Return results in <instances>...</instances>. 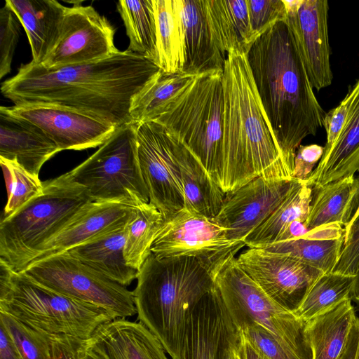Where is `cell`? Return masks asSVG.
Returning <instances> with one entry per match:
<instances>
[{"instance_id": "obj_1", "label": "cell", "mask_w": 359, "mask_h": 359, "mask_svg": "<svg viewBox=\"0 0 359 359\" xmlns=\"http://www.w3.org/2000/svg\"><path fill=\"white\" fill-rule=\"evenodd\" d=\"M159 70L152 61L128 50L57 69L31 61L1 83V92L15 105H56L119 127L133 123L134 96Z\"/></svg>"}, {"instance_id": "obj_2", "label": "cell", "mask_w": 359, "mask_h": 359, "mask_svg": "<svg viewBox=\"0 0 359 359\" xmlns=\"http://www.w3.org/2000/svg\"><path fill=\"white\" fill-rule=\"evenodd\" d=\"M247 58L269 128L292 176L297 148L324 126L326 113L287 20L257 38Z\"/></svg>"}, {"instance_id": "obj_3", "label": "cell", "mask_w": 359, "mask_h": 359, "mask_svg": "<svg viewBox=\"0 0 359 359\" xmlns=\"http://www.w3.org/2000/svg\"><path fill=\"white\" fill-rule=\"evenodd\" d=\"M222 81L223 163L219 187L228 194L259 177L292 179L269 128L245 51H229Z\"/></svg>"}, {"instance_id": "obj_4", "label": "cell", "mask_w": 359, "mask_h": 359, "mask_svg": "<svg viewBox=\"0 0 359 359\" xmlns=\"http://www.w3.org/2000/svg\"><path fill=\"white\" fill-rule=\"evenodd\" d=\"M133 290L140 322L160 340L172 359H180L189 318L215 287V273L190 257H157L152 252L137 273Z\"/></svg>"}, {"instance_id": "obj_5", "label": "cell", "mask_w": 359, "mask_h": 359, "mask_svg": "<svg viewBox=\"0 0 359 359\" xmlns=\"http://www.w3.org/2000/svg\"><path fill=\"white\" fill-rule=\"evenodd\" d=\"M91 201L68 172L43 182L41 194L0 222V262L24 271L85 204Z\"/></svg>"}, {"instance_id": "obj_6", "label": "cell", "mask_w": 359, "mask_h": 359, "mask_svg": "<svg viewBox=\"0 0 359 359\" xmlns=\"http://www.w3.org/2000/svg\"><path fill=\"white\" fill-rule=\"evenodd\" d=\"M0 311L42 333L88 341L117 319L100 306L62 294L0 262Z\"/></svg>"}, {"instance_id": "obj_7", "label": "cell", "mask_w": 359, "mask_h": 359, "mask_svg": "<svg viewBox=\"0 0 359 359\" xmlns=\"http://www.w3.org/2000/svg\"><path fill=\"white\" fill-rule=\"evenodd\" d=\"M222 76L220 70L196 75L154 121L183 143L219 186L223 163Z\"/></svg>"}, {"instance_id": "obj_8", "label": "cell", "mask_w": 359, "mask_h": 359, "mask_svg": "<svg viewBox=\"0 0 359 359\" xmlns=\"http://www.w3.org/2000/svg\"><path fill=\"white\" fill-rule=\"evenodd\" d=\"M215 283L239 330L252 323L259 324L300 359H313L306 322L271 299L241 268L236 257L217 271Z\"/></svg>"}, {"instance_id": "obj_9", "label": "cell", "mask_w": 359, "mask_h": 359, "mask_svg": "<svg viewBox=\"0 0 359 359\" xmlns=\"http://www.w3.org/2000/svg\"><path fill=\"white\" fill-rule=\"evenodd\" d=\"M136 128L134 123L118 127L93 155L68 172L91 201L131 206L149 203L137 158Z\"/></svg>"}, {"instance_id": "obj_10", "label": "cell", "mask_w": 359, "mask_h": 359, "mask_svg": "<svg viewBox=\"0 0 359 359\" xmlns=\"http://www.w3.org/2000/svg\"><path fill=\"white\" fill-rule=\"evenodd\" d=\"M22 273L62 294L104 308L116 318L137 313L133 291L66 252L34 262Z\"/></svg>"}, {"instance_id": "obj_11", "label": "cell", "mask_w": 359, "mask_h": 359, "mask_svg": "<svg viewBox=\"0 0 359 359\" xmlns=\"http://www.w3.org/2000/svg\"><path fill=\"white\" fill-rule=\"evenodd\" d=\"M245 244L229 239L226 230L214 218L186 208L165 219L151 247L157 257H190L215 273Z\"/></svg>"}, {"instance_id": "obj_12", "label": "cell", "mask_w": 359, "mask_h": 359, "mask_svg": "<svg viewBox=\"0 0 359 359\" xmlns=\"http://www.w3.org/2000/svg\"><path fill=\"white\" fill-rule=\"evenodd\" d=\"M136 137L137 158L149 203L167 219L184 207L175 138L154 121L137 124Z\"/></svg>"}, {"instance_id": "obj_13", "label": "cell", "mask_w": 359, "mask_h": 359, "mask_svg": "<svg viewBox=\"0 0 359 359\" xmlns=\"http://www.w3.org/2000/svg\"><path fill=\"white\" fill-rule=\"evenodd\" d=\"M114 34V27L93 6L67 7L59 39L39 65L57 69L107 57L118 51Z\"/></svg>"}, {"instance_id": "obj_14", "label": "cell", "mask_w": 359, "mask_h": 359, "mask_svg": "<svg viewBox=\"0 0 359 359\" xmlns=\"http://www.w3.org/2000/svg\"><path fill=\"white\" fill-rule=\"evenodd\" d=\"M236 259L271 299L292 313L324 273L288 255L262 248H248Z\"/></svg>"}, {"instance_id": "obj_15", "label": "cell", "mask_w": 359, "mask_h": 359, "mask_svg": "<svg viewBox=\"0 0 359 359\" xmlns=\"http://www.w3.org/2000/svg\"><path fill=\"white\" fill-rule=\"evenodd\" d=\"M302 182L293 178H255L226 194L222 207L214 219L226 230L229 239L244 242Z\"/></svg>"}, {"instance_id": "obj_16", "label": "cell", "mask_w": 359, "mask_h": 359, "mask_svg": "<svg viewBox=\"0 0 359 359\" xmlns=\"http://www.w3.org/2000/svg\"><path fill=\"white\" fill-rule=\"evenodd\" d=\"M287 22L292 32L313 88L320 90L332 81L326 0H283Z\"/></svg>"}, {"instance_id": "obj_17", "label": "cell", "mask_w": 359, "mask_h": 359, "mask_svg": "<svg viewBox=\"0 0 359 359\" xmlns=\"http://www.w3.org/2000/svg\"><path fill=\"white\" fill-rule=\"evenodd\" d=\"M8 108L13 114L39 127L60 151L100 147L118 128L80 111L56 105L14 104Z\"/></svg>"}, {"instance_id": "obj_18", "label": "cell", "mask_w": 359, "mask_h": 359, "mask_svg": "<svg viewBox=\"0 0 359 359\" xmlns=\"http://www.w3.org/2000/svg\"><path fill=\"white\" fill-rule=\"evenodd\" d=\"M241 334L215 286L189 318L180 359H229Z\"/></svg>"}, {"instance_id": "obj_19", "label": "cell", "mask_w": 359, "mask_h": 359, "mask_svg": "<svg viewBox=\"0 0 359 359\" xmlns=\"http://www.w3.org/2000/svg\"><path fill=\"white\" fill-rule=\"evenodd\" d=\"M133 207L117 202L87 203L43 246L31 264L68 251L127 222Z\"/></svg>"}, {"instance_id": "obj_20", "label": "cell", "mask_w": 359, "mask_h": 359, "mask_svg": "<svg viewBox=\"0 0 359 359\" xmlns=\"http://www.w3.org/2000/svg\"><path fill=\"white\" fill-rule=\"evenodd\" d=\"M61 151L39 127L0 107V158L15 161L39 176L43 165Z\"/></svg>"}, {"instance_id": "obj_21", "label": "cell", "mask_w": 359, "mask_h": 359, "mask_svg": "<svg viewBox=\"0 0 359 359\" xmlns=\"http://www.w3.org/2000/svg\"><path fill=\"white\" fill-rule=\"evenodd\" d=\"M88 345L106 359H169L160 340L145 325L125 318L100 326Z\"/></svg>"}, {"instance_id": "obj_22", "label": "cell", "mask_w": 359, "mask_h": 359, "mask_svg": "<svg viewBox=\"0 0 359 359\" xmlns=\"http://www.w3.org/2000/svg\"><path fill=\"white\" fill-rule=\"evenodd\" d=\"M346 121L330 151L305 181L317 189L354 175L359 169V79Z\"/></svg>"}, {"instance_id": "obj_23", "label": "cell", "mask_w": 359, "mask_h": 359, "mask_svg": "<svg viewBox=\"0 0 359 359\" xmlns=\"http://www.w3.org/2000/svg\"><path fill=\"white\" fill-rule=\"evenodd\" d=\"M25 29L32 60L41 64L55 47L67 7L56 0H6Z\"/></svg>"}, {"instance_id": "obj_24", "label": "cell", "mask_w": 359, "mask_h": 359, "mask_svg": "<svg viewBox=\"0 0 359 359\" xmlns=\"http://www.w3.org/2000/svg\"><path fill=\"white\" fill-rule=\"evenodd\" d=\"M185 34L183 72L199 74L223 71L226 55L217 46L207 18L204 0H181Z\"/></svg>"}, {"instance_id": "obj_25", "label": "cell", "mask_w": 359, "mask_h": 359, "mask_svg": "<svg viewBox=\"0 0 359 359\" xmlns=\"http://www.w3.org/2000/svg\"><path fill=\"white\" fill-rule=\"evenodd\" d=\"M128 221L66 252L111 280L127 287L137 278V270L127 264L124 257Z\"/></svg>"}, {"instance_id": "obj_26", "label": "cell", "mask_w": 359, "mask_h": 359, "mask_svg": "<svg viewBox=\"0 0 359 359\" xmlns=\"http://www.w3.org/2000/svg\"><path fill=\"white\" fill-rule=\"evenodd\" d=\"M345 238L341 225L330 224L262 249L288 255L324 273L332 272L339 259Z\"/></svg>"}, {"instance_id": "obj_27", "label": "cell", "mask_w": 359, "mask_h": 359, "mask_svg": "<svg viewBox=\"0 0 359 359\" xmlns=\"http://www.w3.org/2000/svg\"><path fill=\"white\" fill-rule=\"evenodd\" d=\"M175 149L184 195V208L215 218L222 207L226 194L199 160L176 138Z\"/></svg>"}, {"instance_id": "obj_28", "label": "cell", "mask_w": 359, "mask_h": 359, "mask_svg": "<svg viewBox=\"0 0 359 359\" xmlns=\"http://www.w3.org/2000/svg\"><path fill=\"white\" fill-rule=\"evenodd\" d=\"M315 191L304 227L339 224L344 228L359 208V176L354 175L327 184Z\"/></svg>"}, {"instance_id": "obj_29", "label": "cell", "mask_w": 359, "mask_h": 359, "mask_svg": "<svg viewBox=\"0 0 359 359\" xmlns=\"http://www.w3.org/2000/svg\"><path fill=\"white\" fill-rule=\"evenodd\" d=\"M215 42L227 55L231 49L248 53L255 41L251 31L247 0H204Z\"/></svg>"}, {"instance_id": "obj_30", "label": "cell", "mask_w": 359, "mask_h": 359, "mask_svg": "<svg viewBox=\"0 0 359 359\" xmlns=\"http://www.w3.org/2000/svg\"><path fill=\"white\" fill-rule=\"evenodd\" d=\"M153 4L156 29V65L165 72H183L185 34L181 0H153Z\"/></svg>"}, {"instance_id": "obj_31", "label": "cell", "mask_w": 359, "mask_h": 359, "mask_svg": "<svg viewBox=\"0 0 359 359\" xmlns=\"http://www.w3.org/2000/svg\"><path fill=\"white\" fill-rule=\"evenodd\" d=\"M355 317L351 299L348 298L306 321L313 359H338Z\"/></svg>"}, {"instance_id": "obj_32", "label": "cell", "mask_w": 359, "mask_h": 359, "mask_svg": "<svg viewBox=\"0 0 359 359\" xmlns=\"http://www.w3.org/2000/svg\"><path fill=\"white\" fill-rule=\"evenodd\" d=\"M313 190L305 181L294 187L272 214L244 240L249 248H264L278 241L294 222L305 223Z\"/></svg>"}, {"instance_id": "obj_33", "label": "cell", "mask_w": 359, "mask_h": 359, "mask_svg": "<svg viewBox=\"0 0 359 359\" xmlns=\"http://www.w3.org/2000/svg\"><path fill=\"white\" fill-rule=\"evenodd\" d=\"M196 76L185 72L168 73L160 69L134 96L130 109L133 123L154 121Z\"/></svg>"}, {"instance_id": "obj_34", "label": "cell", "mask_w": 359, "mask_h": 359, "mask_svg": "<svg viewBox=\"0 0 359 359\" xmlns=\"http://www.w3.org/2000/svg\"><path fill=\"white\" fill-rule=\"evenodd\" d=\"M116 7L130 41L127 50L156 65V29L153 0H121Z\"/></svg>"}, {"instance_id": "obj_35", "label": "cell", "mask_w": 359, "mask_h": 359, "mask_svg": "<svg viewBox=\"0 0 359 359\" xmlns=\"http://www.w3.org/2000/svg\"><path fill=\"white\" fill-rule=\"evenodd\" d=\"M164 219L156 207L140 203L133 207L127 223L124 257L130 267L138 271L151 253L155 238Z\"/></svg>"}, {"instance_id": "obj_36", "label": "cell", "mask_w": 359, "mask_h": 359, "mask_svg": "<svg viewBox=\"0 0 359 359\" xmlns=\"http://www.w3.org/2000/svg\"><path fill=\"white\" fill-rule=\"evenodd\" d=\"M354 280L355 276L337 272L323 273L293 314L306 322L330 310L342 301L351 298Z\"/></svg>"}, {"instance_id": "obj_37", "label": "cell", "mask_w": 359, "mask_h": 359, "mask_svg": "<svg viewBox=\"0 0 359 359\" xmlns=\"http://www.w3.org/2000/svg\"><path fill=\"white\" fill-rule=\"evenodd\" d=\"M0 163L8 194L7 203L1 218L2 220L41 194L43 190V182L39 176L30 173L15 161L0 158Z\"/></svg>"}, {"instance_id": "obj_38", "label": "cell", "mask_w": 359, "mask_h": 359, "mask_svg": "<svg viewBox=\"0 0 359 359\" xmlns=\"http://www.w3.org/2000/svg\"><path fill=\"white\" fill-rule=\"evenodd\" d=\"M0 324L13 340L22 359H51L47 336L0 311Z\"/></svg>"}, {"instance_id": "obj_39", "label": "cell", "mask_w": 359, "mask_h": 359, "mask_svg": "<svg viewBox=\"0 0 359 359\" xmlns=\"http://www.w3.org/2000/svg\"><path fill=\"white\" fill-rule=\"evenodd\" d=\"M250 23L255 41L280 21L287 19L283 0H247Z\"/></svg>"}, {"instance_id": "obj_40", "label": "cell", "mask_w": 359, "mask_h": 359, "mask_svg": "<svg viewBox=\"0 0 359 359\" xmlns=\"http://www.w3.org/2000/svg\"><path fill=\"white\" fill-rule=\"evenodd\" d=\"M20 21L6 5L0 10V79L10 73L20 33Z\"/></svg>"}, {"instance_id": "obj_41", "label": "cell", "mask_w": 359, "mask_h": 359, "mask_svg": "<svg viewBox=\"0 0 359 359\" xmlns=\"http://www.w3.org/2000/svg\"><path fill=\"white\" fill-rule=\"evenodd\" d=\"M240 331L268 359H300L294 351L259 324L250 323Z\"/></svg>"}, {"instance_id": "obj_42", "label": "cell", "mask_w": 359, "mask_h": 359, "mask_svg": "<svg viewBox=\"0 0 359 359\" xmlns=\"http://www.w3.org/2000/svg\"><path fill=\"white\" fill-rule=\"evenodd\" d=\"M344 230L343 248L333 272L355 276L359 270V215Z\"/></svg>"}, {"instance_id": "obj_43", "label": "cell", "mask_w": 359, "mask_h": 359, "mask_svg": "<svg viewBox=\"0 0 359 359\" xmlns=\"http://www.w3.org/2000/svg\"><path fill=\"white\" fill-rule=\"evenodd\" d=\"M354 94L355 88L353 86L341 102L336 107L326 113L323 126L326 130L327 141L324 147L323 155L330 151L338 137L346 121Z\"/></svg>"}, {"instance_id": "obj_44", "label": "cell", "mask_w": 359, "mask_h": 359, "mask_svg": "<svg viewBox=\"0 0 359 359\" xmlns=\"http://www.w3.org/2000/svg\"><path fill=\"white\" fill-rule=\"evenodd\" d=\"M324 147L318 144L300 145L295 154L292 177L306 181L312 173L316 164L320 161Z\"/></svg>"}, {"instance_id": "obj_45", "label": "cell", "mask_w": 359, "mask_h": 359, "mask_svg": "<svg viewBox=\"0 0 359 359\" xmlns=\"http://www.w3.org/2000/svg\"><path fill=\"white\" fill-rule=\"evenodd\" d=\"M45 334L49 341L51 359H82L88 341L69 336Z\"/></svg>"}, {"instance_id": "obj_46", "label": "cell", "mask_w": 359, "mask_h": 359, "mask_svg": "<svg viewBox=\"0 0 359 359\" xmlns=\"http://www.w3.org/2000/svg\"><path fill=\"white\" fill-rule=\"evenodd\" d=\"M0 359H22L6 329L0 324Z\"/></svg>"}, {"instance_id": "obj_47", "label": "cell", "mask_w": 359, "mask_h": 359, "mask_svg": "<svg viewBox=\"0 0 359 359\" xmlns=\"http://www.w3.org/2000/svg\"><path fill=\"white\" fill-rule=\"evenodd\" d=\"M242 337L245 359H268L256 348H255L243 334Z\"/></svg>"}, {"instance_id": "obj_48", "label": "cell", "mask_w": 359, "mask_h": 359, "mask_svg": "<svg viewBox=\"0 0 359 359\" xmlns=\"http://www.w3.org/2000/svg\"><path fill=\"white\" fill-rule=\"evenodd\" d=\"M229 359H245L243 345L242 333L231 351Z\"/></svg>"}, {"instance_id": "obj_49", "label": "cell", "mask_w": 359, "mask_h": 359, "mask_svg": "<svg viewBox=\"0 0 359 359\" xmlns=\"http://www.w3.org/2000/svg\"><path fill=\"white\" fill-rule=\"evenodd\" d=\"M82 359H106V358H104L100 353H99L98 352H97L96 351H95L94 349L90 348L88 345V341H87V344H86V348L84 350V352H83V354L82 356Z\"/></svg>"}, {"instance_id": "obj_50", "label": "cell", "mask_w": 359, "mask_h": 359, "mask_svg": "<svg viewBox=\"0 0 359 359\" xmlns=\"http://www.w3.org/2000/svg\"><path fill=\"white\" fill-rule=\"evenodd\" d=\"M351 299L359 304V270L355 276L354 284L351 293Z\"/></svg>"}, {"instance_id": "obj_51", "label": "cell", "mask_w": 359, "mask_h": 359, "mask_svg": "<svg viewBox=\"0 0 359 359\" xmlns=\"http://www.w3.org/2000/svg\"><path fill=\"white\" fill-rule=\"evenodd\" d=\"M355 359H359V344Z\"/></svg>"}, {"instance_id": "obj_52", "label": "cell", "mask_w": 359, "mask_h": 359, "mask_svg": "<svg viewBox=\"0 0 359 359\" xmlns=\"http://www.w3.org/2000/svg\"><path fill=\"white\" fill-rule=\"evenodd\" d=\"M358 172H359V169H358Z\"/></svg>"}]
</instances>
